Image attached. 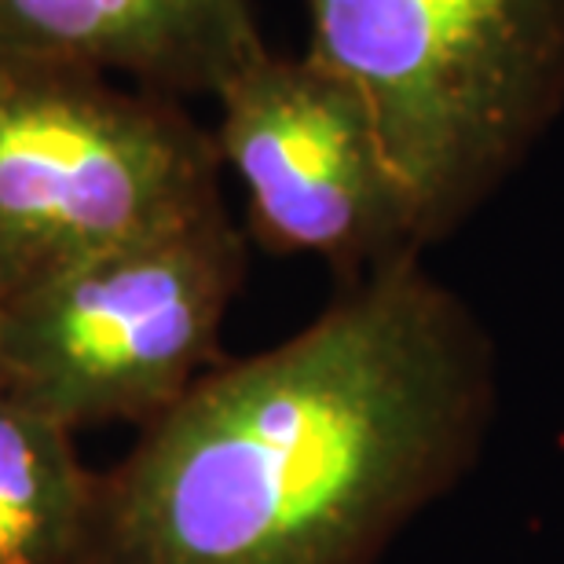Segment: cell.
<instances>
[{"label":"cell","mask_w":564,"mask_h":564,"mask_svg":"<svg viewBox=\"0 0 564 564\" xmlns=\"http://www.w3.org/2000/svg\"><path fill=\"white\" fill-rule=\"evenodd\" d=\"M499 356L422 257L220 359L96 480L77 564H378L477 466Z\"/></svg>","instance_id":"cell-1"},{"label":"cell","mask_w":564,"mask_h":564,"mask_svg":"<svg viewBox=\"0 0 564 564\" xmlns=\"http://www.w3.org/2000/svg\"><path fill=\"white\" fill-rule=\"evenodd\" d=\"M308 55L375 118L425 250L564 115V0H308Z\"/></svg>","instance_id":"cell-2"},{"label":"cell","mask_w":564,"mask_h":564,"mask_svg":"<svg viewBox=\"0 0 564 564\" xmlns=\"http://www.w3.org/2000/svg\"><path fill=\"white\" fill-rule=\"evenodd\" d=\"M250 239L228 206L140 235L0 301V389L77 436L151 425L220 364Z\"/></svg>","instance_id":"cell-3"},{"label":"cell","mask_w":564,"mask_h":564,"mask_svg":"<svg viewBox=\"0 0 564 564\" xmlns=\"http://www.w3.org/2000/svg\"><path fill=\"white\" fill-rule=\"evenodd\" d=\"M220 176L180 99L0 55V301L224 206Z\"/></svg>","instance_id":"cell-4"},{"label":"cell","mask_w":564,"mask_h":564,"mask_svg":"<svg viewBox=\"0 0 564 564\" xmlns=\"http://www.w3.org/2000/svg\"><path fill=\"white\" fill-rule=\"evenodd\" d=\"M220 165L246 198V239L315 257L356 282L422 257V235L356 88L304 55H261L217 96Z\"/></svg>","instance_id":"cell-5"},{"label":"cell","mask_w":564,"mask_h":564,"mask_svg":"<svg viewBox=\"0 0 564 564\" xmlns=\"http://www.w3.org/2000/svg\"><path fill=\"white\" fill-rule=\"evenodd\" d=\"M268 52L253 0H0V55L169 99H217Z\"/></svg>","instance_id":"cell-6"},{"label":"cell","mask_w":564,"mask_h":564,"mask_svg":"<svg viewBox=\"0 0 564 564\" xmlns=\"http://www.w3.org/2000/svg\"><path fill=\"white\" fill-rule=\"evenodd\" d=\"M96 480L74 433L0 389V564H77Z\"/></svg>","instance_id":"cell-7"}]
</instances>
